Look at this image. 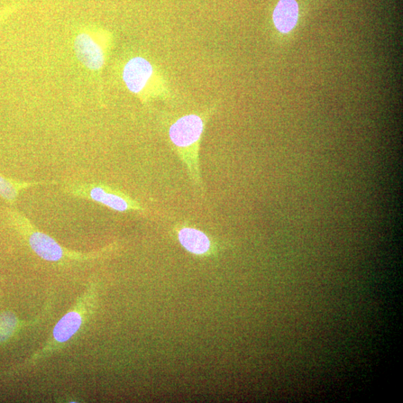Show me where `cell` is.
I'll list each match as a JSON object with an SVG mask.
<instances>
[{"label":"cell","mask_w":403,"mask_h":403,"mask_svg":"<svg viewBox=\"0 0 403 403\" xmlns=\"http://www.w3.org/2000/svg\"><path fill=\"white\" fill-rule=\"evenodd\" d=\"M14 9L15 7H10L6 9H3V10L0 12V24H1L6 19V18L11 14Z\"/></svg>","instance_id":"10"},{"label":"cell","mask_w":403,"mask_h":403,"mask_svg":"<svg viewBox=\"0 0 403 403\" xmlns=\"http://www.w3.org/2000/svg\"><path fill=\"white\" fill-rule=\"evenodd\" d=\"M299 8L295 0H281L273 12L275 26L282 33H288L296 26Z\"/></svg>","instance_id":"6"},{"label":"cell","mask_w":403,"mask_h":403,"mask_svg":"<svg viewBox=\"0 0 403 403\" xmlns=\"http://www.w3.org/2000/svg\"><path fill=\"white\" fill-rule=\"evenodd\" d=\"M82 324V317L77 311H70L63 316L54 328V341L58 344L66 343L75 335Z\"/></svg>","instance_id":"7"},{"label":"cell","mask_w":403,"mask_h":403,"mask_svg":"<svg viewBox=\"0 0 403 403\" xmlns=\"http://www.w3.org/2000/svg\"><path fill=\"white\" fill-rule=\"evenodd\" d=\"M19 327V322L10 313L0 314V344L9 340Z\"/></svg>","instance_id":"9"},{"label":"cell","mask_w":403,"mask_h":403,"mask_svg":"<svg viewBox=\"0 0 403 403\" xmlns=\"http://www.w3.org/2000/svg\"><path fill=\"white\" fill-rule=\"evenodd\" d=\"M35 185H39V182L17 181L0 174V197L7 203L14 204L21 190Z\"/></svg>","instance_id":"8"},{"label":"cell","mask_w":403,"mask_h":403,"mask_svg":"<svg viewBox=\"0 0 403 403\" xmlns=\"http://www.w3.org/2000/svg\"><path fill=\"white\" fill-rule=\"evenodd\" d=\"M176 233L181 245L192 254L204 255L212 250L213 244L210 237L195 227L178 225L176 227Z\"/></svg>","instance_id":"5"},{"label":"cell","mask_w":403,"mask_h":403,"mask_svg":"<svg viewBox=\"0 0 403 403\" xmlns=\"http://www.w3.org/2000/svg\"><path fill=\"white\" fill-rule=\"evenodd\" d=\"M72 194L96 202L119 213L144 212L145 208L124 192L104 184L81 185L70 188Z\"/></svg>","instance_id":"3"},{"label":"cell","mask_w":403,"mask_h":403,"mask_svg":"<svg viewBox=\"0 0 403 403\" xmlns=\"http://www.w3.org/2000/svg\"><path fill=\"white\" fill-rule=\"evenodd\" d=\"M75 49L79 61L91 70H99L105 65L106 48L89 33H81L77 36Z\"/></svg>","instance_id":"4"},{"label":"cell","mask_w":403,"mask_h":403,"mask_svg":"<svg viewBox=\"0 0 403 403\" xmlns=\"http://www.w3.org/2000/svg\"><path fill=\"white\" fill-rule=\"evenodd\" d=\"M123 80L128 90L144 103L166 99L170 90L166 79L148 59L136 57L126 63Z\"/></svg>","instance_id":"2"},{"label":"cell","mask_w":403,"mask_h":403,"mask_svg":"<svg viewBox=\"0 0 403 403\" xmlns=\"http://www.w3.org/2000/svg\"><path fill=\"white\" fill-rule=\"evenodd\" d=\"M209 113L189 114L181 117L169 129V139L188 175L197 189L204 190L199 163V148Z\"/></svg>","instance_id":"1"}]
</instances>
